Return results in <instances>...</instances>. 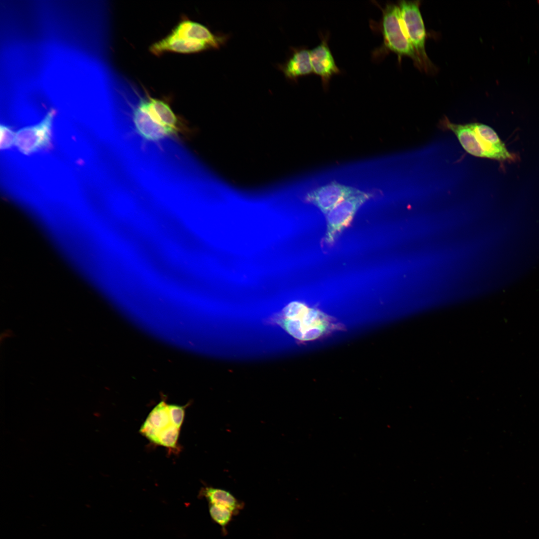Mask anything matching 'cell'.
<instances>
[{
  "label": "cell",
  "instance_id": "6",
  "mask_svg": "<svg viewBox=\"0 0 539 539\" xmlns=\"http://www.w3.org/2000/svg\"><path fill=\"white\" fill-rule=\"evenodd\" d=\"M55 111L51 109L38 124L24 127L16 134L15 144L23 154L29 155L49 148Z\"/></svg>",
  "mask_w": 539,
  "mask_h": 539
},
{
  "label": "cell",
  "instance_id": "12",
  "mask_svg": "<svg viewBox=\"0 0 539 539\" xmlns=\"http://www.w3.org/2000/svg\"><path fill=\"white\" fill-rule=\"evenodd\" d=\"M281 69L285 77L290 80L311 73L313 70L310 51L306 48L295 50Z\"/></svg>",
  "mask_w": 539,
  "mask_h": 539
},
{
  "label": "cell",
  "instance_id": "10",
  "mask_svg": "<svg viewBox=\"0 0 539 539\" xmlns=\"http://www.w3.org/2000/svg\"><path fill=\"white\" fill-rule=\"evenodd\" d=\"M310 60L313 72L319 76L324 86H326L331 77L340 73L327 43V38L323 37L320 43L310 50Z\"/></svg>",
  "mask_w": 539,
  "mask_h": 539
},
{
  "label": "cell",
  "instance_id": "14",
  "mask_svg": "<svg viewBox=\"0 0 539 539\" xmlns=\"http://www.w3.org/2000/svg\"><path fill=\"white\" fill-rule=\"evenodd\" d=\"M167 405L162 401L151 411L146 420L160 432L172 425Z\"/></svg>",
  "mask_w": 539,
  "mask_h": 539
},
{
  "label": "cell",
  "instance_id": "19",
  "mask_svg": "<svg viewBox=\"0 0 539 539\" xmlns=\"http://www.w3.org/2000/svg\"><path fill=\"white\" fill-rule=\"evenodd\" d=\"M140 432L151 442L158 444L160 431L145 421L140 430Z\"/></svg>",
  "mask_w": 539,
  "mask_h": 539
},
{
  "label": "cell",
  "instance_id": "17",
  "mask_svg": "<svg viewBox=\"0 0 539 539\" xmlns=\"http://www.w3.org/2000/svg\"><path fill=\"white\" fill-rule=\"evenodd\" d=\"M0 147L1 149L10 148L15 142L16 134L8 126L0 125Z\"/></svg>",
  "mask_w": 539,
  "mask_h": 539
},
{
  "label": "cell",
  "instance_id": "15",
  "mask_svg": "<svg viewBox=\"0 0 539 539\" xmlns=\"http://www.w3.org/2000/svg\"><path fill=\"white\" fill-rule=\"evenodd\" d=\"M209 512L212 519L222 527H225L230 521L233 512L222 506L210 504Z\"/></svg>",
  "mask_w": 539,
  "mask_h": 539
},
{
  "label": "cell",
  "instance_id": "16",
  "mask_svg": "<svg viewBox=\"0 0 539 539\" xmlns=\"http://www.w3.org/2000/svg\"><path fill=\"white\" fill-rule=\"evenodd\" d=\"M180 429L171 425L161 430L159 436L158 444L166 447H175L178 438Z\"/></svg>",
  "mask_w": 539,
  "mask_h": 539
},
{
  "label": "cell",
  "instance_id": "2",
  "mask_svg": "<svg viewBox=\"0 0 539 539\" xmlns=\"http://www.w3.org/2000/svg\"><path fill=\"white\" fill-rule=\"evenodd\" d=\"M381 28L386 48L396 54L399 60L404 56L411 58L415 66L423 71L422 63L404 28L398 4L388 3L382 8Z\"/></svg>",
  "mask_w": 539,
  "mask_h": 539
},
{
  "label": "cell",
  "instance_id": "4",
  "mask_svg": "<svg viewBox=\"0 0 539 539\" xmlns=\"http://www.w3.org/2000/svg\"><path fill=\"white\" fill-rule=\"evenodd\" d=\"M373 196L371 193L361 191L334 207L326 215L327 228L324 243L327 245L333 244L341 233L350 224L359 208Z\"/></svg>",
  "mask_w": 539,
  "mask_h": 539
},
{
  "label": "cell",
  "instance_id": "9",
  "mask_svg": "<svg viewBox=\"0 0 539 539\" xmlns=\"http://www.w3.org/2000/svg\"><path fill=\"white\" fill-rule=\"evenodd\" d=\"M170 34L177 37L203 42L214 48H220L227 39L225 36L217 35L205 25L189 19L181 21Z\"/></svg>",
  "mask_w": 539,
  "mask_h": 539
},
{
  "label": "cell",
  "instance_id": "13",
  "mask_svg": "<svg viewBox=\"0 0 539 539\" xmlns=\"http://www.w3.org/2000/svg\"><path fill=\"white\" fill-rule=\"evenodd\" d=\"M204 496L210 504L220 505L231 510L234 514L240 508V503L235 497L224 490L207 487L203 491Z\"/></svg>",
  "mask_w": 539,
  "mask_h": 539
},
{
  "label": "cell",
  "instance_id": "1",
  "mask_svg": "<svg viewBox=\"0 0 539 539\" xmlns=\"http://www.w3.org/2000/svg\"><path fill=\"white\" fill-rule=\"evenodd\" d=\"M276 320L300 342L323 339L335 332L347 330L345 325L334 317L298 301L286 305L277 315Z\"/></svg>",
  "mask_w": 539,
  "mask_h": 539
},
{
  "label": "cell",
  "instance_id": "11",
  "mask_svg": "<svg viewBox=\"0 0 539 539\" xmlns=\"http://www.w3.org/2000/svg\"><path fill=\"white\" fill-rule=\"evenodd\" d=\"M211 48L203 42L176 37L170 34L165 38L152 44L150 51L156 55L166 52L181 53L199 52Z\"/></svg>",
  "mask_w": 539,
  "mask_h": 539
},
{
  "label": "cell",
  "instance_id": "7",
  "mask_svg": "<svg viewBox=\"0 0 539 539\" xmlns=\"http://www.w3.org/2000/svg\"><path fill=\"white\" fill-rule=\"evenodd\" d=\"M361 191L333 181L308 192L305 201L317 207L325 216L336 205Z\"/></svg>",
  "mask_w": 539,
  "mask_h": 539
},
{
  "label": "cell",
  "instance_id": "3",
  "mask_svg": "<svg viewBox=\"0 0 539 539\" xmlns=\"http://www.w3.org/2000/svg\"><path fill=\"white\" fill-rule=\"evenodd\" d=\"M419 0H401L398 2L404 28L418 58L421 60L423 71L434 73L436 67L428 57L425 45L427 32L420 11Z\"/></svg>",
  "mask_w": 539,
  "mask_h": 539
},
{
  "label": "cell",
  "instance_id": "5",
  "mask_svg": "<svg viewBox=\"0 0 539 539\" xmlns=\"http://www.w3.org/2000/svg\"><path fill=\"white\" fill-rule=\"evenodd\" d=\"M449 130L456 136L465 151L473 156L501 161L513 159L505 144L496 145L483 138L471 128L469 124L452 123Z\"/></svg>",
  "mask_w": 539,
  "mask_h": 539
},
{
  "label": "cell",
  "instance_id": "18",
  "mask_svg": "<svg viewBox=\"0 0 539 539\" xmlns=\"http://www.w3.org/2000/svg\"><path fill=\"white\" fill-rule=\"evenodd\" d=\"M168 410L172 425L180 429L184 417V408L176 405H168Z\"/></svg>",
  "mask_w": 539,
  "mask_h": 539
},
{
  "label": "cell",
  "instance_id": "8",
  "mask_svg": "<svg viewBox=\"0 0 539 539\" xmlns=\"http://www.w3.org/2000/svg\"><path fill=\"white\" fill-rule=\"evenodd\" d=\"M144 103L151 120L156 126L167 131L172 137L185 132L183 123L169 104L149 96L144 100Z\"/></svg>",
  "mask_w": 539,
  "mask_h": 539
}]
</instances>
